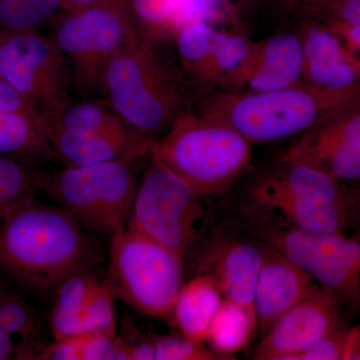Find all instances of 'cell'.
I'll list each match as a JSON object with an SVG mask.
<instances>
[{"mask_svg":"<svg viewBox=\"0 0 360 360\" xmlns=\"http://www.w3.org/2000/svg\"><path fill=\"white\" fill-rule=\"evenodd\" d=\"M101 262L96 245L70 212L30 198L0 222V271L26 290H54L65 277Z\"/></svg>","mask_w":360,"mask_h":360,"instance_id":"cell-1","label":"cell"},{"mask_svg":"<svg viewBox=\"0 0 360 360\" xmlns=\"http://www.w3.org/2000/svg\"><path fill=\"white\" fill-rule=\"evenodd\" d=\"M206 110L250 142L279 141L360 110V82L343 89L295 84L269 92H224Z\"/></svg>","mask_w":360,"mask_h":360,"instance_id":"cell-2","label":"cell"},{"mask_svg":"<svg viewBox=\"0 0 360 360\" xmlns=\"http://www.w3.org/2000/svg\"><path fill=\"white\" fill-rule=\"evenodd\" d=\"M149 156L186 180L202 196L215 195L236 181L251 160L250 142L210 111L181 113Z\"/></svg>","mask_w":360,"mask_h":360,"instance_id":"cell-3","label":"cell"},{"mask_svg":"<svg viewBox=\"0 0 360 360\" xmlns=\"http://www.w3.org/2000/svg\"><path fill=\"white\" fill-rule=\"evenodd\" d=\"M101 94L120 117L153 139L181 115L179 90L153 46L139 35L110 59Z\"/></svg>","mask_w":360,"mask_h":360,"instance_id":"cell-4","label":"cell"},{"mask_svg":"<svg viewBox=\"0 0 360 360\" xmlns=\"http://www.w3.org/2000/svg\"><path fill=\"white\" fill-rule=\"evenodd\" d=\"M184 281V257L127 225L111 236L104 283L113 297L155 319L172 317Z\"/></svg>","mask_w":360,"mask_h":360,"instance_id":"cell-5","label":"cell"},{"mask_svg":"<svg viewBox=\"0 0 360 360\" xmlns=\"http://www.w3.org/2000/svg\"><path fill=\"white\" fill-rule=\"evenodd\" d=\"M134 162L66 167L33 175L37 189L70 212L85 229L112 236L129 224L137 187Z\"/></svg>","mask_w":360,"mask_h":360,"instance_id":"cell-6","label":"cell"},{"mask_svg":"<svg viewBox=\"0 0 360 360\" xmlns=\"http://www.w3.org/2000/svg\"><path fill=\"white\" fill-rule=\"evenodd\" d=\"M251 187L253 207L284 220L285 226L317 234H345L349 217L340 182L300 163L285 162Z\"/></svg>","mask_w":360,"mask_h":360,"instance_id":"cell-7","label":"cell"},{"mask_svg":"<svg viewBox=\"0 0 360 360\" xmlns=\"http://www.w3.org/2000/svg\"><path fill=\"white\" fill-rule=\"evenodd\" d=\"M201 194L162 163L150 158L136 187L129 226L186 257L198 238Z\"/></svg>","mask_w":360,"mask_h":360,"instance_id":"cell-8","label":"cell"},{"mask_svg":"<svg viewBox=\"0 0 360 360\" xmlns=\"http://www.w3.org/2000/svg\"><path fill=\"white\" fill-rule=\"evenodd\" d=\"M251 234L360 311V240L345 234H317L285 225L253 224Z\"/></svg>","mask_w":360,"mask_h":360,"instance_id":"cell-9","label":"cell"},{"mask_svg":"<svg viewBox=\"0 0 360 360\" xmlns=\"http://www.w3.org/2000/svg\"><path fill=\"white\" fill-rule=\"evenodd\" d=\"M0 78L42 118L70 103V68L51 37L34 30L0 32Z\"/></svg>","mask_w":360,"mask_h":360,"instance_id":"cell-10","label":"cell"},{"mask_svg":"<svg viewBox=\"0 0 360 360\" xmlns=\"http://www.w3.org/2000/svg\"><path fill=\"white\" fill-rule=\"evenodd\" d=\"M137 34L122 13L104 7L65 13L51 39L70 68V80L85 94L103 92L104 72L110 59Z\"/></svg>","mask_w":360,"mask_h":360,"instance_id":"cell-11","label":"cell"},{"mask_svg":"<svg viewBox=\"0 0 360 360\" xmlns=\"http://www.w3.org/2000/svg\"><path fill=\"white\" fill-rule=\"evenodd\" d=\"M340 303L333 291L314 284L265 333L255 359L300 360L340 319Z\"/></svg>","mask_w":360,"mask_h":360,"instance_id":"cell-12","label":"cell"},{"mask_svg":"<svg viewBox=\"0 0 360 360\" xmlns=\"http://www.w3.org/2000/svg\"><path fill=\"white\" fill-rule=\"evenodd\" d=\"M283 161L309 165L338 180H360V110L303 132Z\"/></svg>","mask_w":360,"mask_h":360,"instance_id":"cell-13","label":"cell"},{"mask_svg":"<svg viewBox=\"0 0 360 360\" xmlns=\"http://www.w3.org/2000/svg\"><path fill=\"white\" fill-rule=\"evenodd\" d=\"M113 295L91 269L65 277L54 288L49 329L54 340L116 326Z\"/></svg>","mask_w":360,"mask_h":360,"instance_id":"cell-14","label":"cell"},{"mask_svg":"<svg viewBox=\"0 0 360 360\" xmlns=\"http://www.w3.org/2000/svg\"><path fill=\"white\" fill-rule=\"evenodd\" d=\"M303 73L302 40L278 34L251 44L243 63L219 79L225 92H269L298 84Z\"/></svg>","mask_w":360,"mask_h":360,"instance_id":"cell-15","label":"cell"},{"mask_svg":"<svg viewBox=\"0 0 360 360\" xmlns=\"http://www.w3.org/2000/svg\"><path fill=\"white\" fill-rule=\"evenodd\" d=\"M45 125L56 158L66 167H86L111 161H135L149 155L155 139L139 130L120 134L71 132Z\"/></svg>","mask_w":360,"mask_h":360,"instance_id":"cell-16","label":"cell"},{"mask_svg":"<svg viewBox=\"0 0 360 360\" xmlns=\"http://www.w3.org/2000/svg\"><path fill=\"white\" fill-rule=\"evenodd\" d=\"M314 279L290 258L265 245L264 264L258 277L255 309L262 333L307 295Z\"/></svg>","mask_w":360,"mask_h":360,"instance_id":"cell-17","label":"cell"},{"mask_svg":"<svg viewBox=\"0 0 360 360\" xmlns=\"http://www.w3.org/2000/svg\"><path fill=\"white\" fill-rule=\"evenodd\" d=\"M265 250L248 241H233L221 246L207 258L206 274L219 284L225 300L257 314L255 309L258 277Z\"/></svg>","mask_w":360,"mask_h":360,"instance_id":"cell-18","label":"cell"},{"mask_svg":"<svg viewBox=\"0 0 360 360\" xmlns=\"http://www.w3.org/2000/svg\"><path fill=\"white\" fill-rule=\"evenodd\" d=\"M300 40L305 82L328 89H343L359 82V61L345 51L330 30L311 26Z\"/></svg>","mask_w":360,"mask_h":360,"instance_id":"cell-19","label":"cell"},{"mask_svg":"<svg viewBox=\"0 0 360 360\" xmlns=\"http://www.w3.org/2000/svg\"><path fill=\"white\" fill-rule=\"evenodd\" d=\"M224 298L217 281L205 274L182 285L172 317L182 335L195 342L207 340L213 319Z\"/></svg>","mask_w":360,"mask_h":360,"instance_id":"cell-20","label":"cell"},{"mask_svg":"<svg viewBox=\"0 0 360 360\" xmlns=\"http://www.w3.org/2000/svg\"><path fill=\"white\" fill-rule=\"evenodd\" d=\"M0 155L58 158L47 137L44 120L34 108L0 112Z\"/></svg>","mask_w":360,"mask_h":360,"instance_id":"cell-21","label":"cell"},{"mask_svg":"<svg viewBox=\"0 0 360 360\" xmlns=\"http://www.w3.org/2000/svg\"><path fill=\"white\" fill-rule=\"evenodd\" d=\"M0 328L16 347L15 359L33 360L49 343L39 315L20 295L0 288Z\"/></svg>","mask_w":360,"mask_h":360,"instance_id":"cell-22","label":"cell"},{"mask_svg":"<svg viewBox=\"0 0 360 360\" xmlns=\"http://www.w3.org/2000/svg\"><path fill=\"white\" fill-rule=\"evenodd\" d=\"M44 124L71 132L120 134L134 131V127L120 117L112 108L103 104L70 101L63 110L51 117L42 118Z\"/></svg>","mask_w":360,"mask_h":360,"instance_id":"cell-23","label":"cell"},{"mask_svg":"<svg viewBox=\"0 0 360 360\" xmlns=\"http://www.w3.org/2000/svg\"><path fill=\"white\" fill-rule=\"evenodd\" d=\"M257 324V314L224 298L213 319L207 340L219 354H232L245 347Z\"/></svg>","mask_w":360,"mask_h":360,"instance_id":"cell-24","label":"cell"},{"mask_svg":"<svg viewBox=\"0 0 360 360\" xmlns=\"http://www.w3.org/2000/svg\"><path fill=\"white\" fill-rule=\"evenodd\" d=\"M116 335V328H110L54 340L33 360H115Z\"/></svg>","mask_w":360,"mask_h":360,"instance_id":"cell-25","label":"cell"},{"mask_svg":"<svg viewBox=\"0 0 360 360\" xmlns=\"http://www.w3.org/2000/svg\"><path fill=\"white\" fill-rule=\"evenodd\" d=\"M182 0H131L135 32L153 46L161 35L172 32Z\"/></svg>","mask_w":360,"mask_h":360,"instance_id":"cell-26","label":"cell"},{"mask_svg":"<svg viewBox=\"0 0 360 360\" xmlns=\"http://www.w3.org/2000/svg\"><path fill=\"white\" fill-rule=\"evenodd\" d=\"M60 4L61 0H0V32L37 30Z\"/></svg>","mask_w":360,"mask_h":360,"instance_id":"cell-27","label":"cell"},{"mask_svg":"<svg viewBox=\"0 0 360 360\" xmlns=\"http://www.w3.org/2000/svg\"><path fill=\"white\" fill-rule=\"evenodd\" d=\"M37 191L33 172L14 158L0 155V222L14 206L34 198Z\"/></svg>","mask_w":360,"mask_h":360,"instance_id":"cell-28","label":"cell"},{"mask_svg":"<svg viewBox=\"0 0 360 360\" xmlns=\"http://www.w3.org/2000/svg\"><path fill=\"white\" fill-rule=\"evenodd\" d=\"M220 32L208 22L193 23L179 32L180 58L195 77L212 56Z\"/></svg>","mask_w":360,"mask_h":360,"instance_id":"cell-29","label":"cell"},{"mask_svg":"<svg viewBox=\"0 0 360 360\" xmlns=\"http://www.w3.org/2000/svg\"><path fill=\"white\" fill-rule=\"evenodd\" d=\"M250 42L243 37L220 32L212 56L206 61L196 77L208 82L217 77L220 79L245 61L250 52Z\"/></svg>","mask_w":360,"mask_h":360,"instance_id":"cell-30","label":"cell"},{"mask_svg":"<svg viewBox=\"0 0 360 360\" xmlns=\"http://www.w3.org/2000/svg\"><path fill=\"white\" fill-rule=\"evenodd\" d=\"M156 360H215L219 354L186 336L151 335Z\"/></svg>","mask_w":360,"mask_h":360,"instance_id":"cell-31","label":"cell"},{"mask_svg":"<svg viewBox=\"0 0 360 360\" xmlns=\"http://www.w3.org/2000/svg\"><path fill=\"white\" fill-rule=\"evenodd\" d=\"M347 326L338 319L326 335L303 352L300 360H343Z\"/></svg>","mask_w":360,"mask_h":360,"instance_id":"cell-32","label":"cell"},{"mask_svg":"<svg viewBox=\"0 0 360 360\" xmlns=\"http://www.w3.org/2000/svg\"><path fill=\"white\" fill-rule=\"evenodd\" d=\"M94 7H104L117 11L129 18L134 25L131 0H61L60 4V8L65 13H78Z\"/></svg>","mask_w":360,"mask_h":360,"instance_id":"cell-33","label":"cell"},{"mask_svg":"<svg viewBox=\"0 0 360 360\" xmlns=\"http://www.w3.org/2000/svg\"><path fill=\"white\" fill-rule=\"evenodd\" d=\"M328 18L331 22L360 26V0H345L326 7L317 15Z\"/></svg>","mask_w":360,"mask_h":360,"instance_id":"cell-34","label":"cell"},{"mask_svg":"<svg viewBox=\"0 0 360 360\" xmlns=\"http://www.w3.org/2000/svg\"><path fill=\"white\" fill-rule=\"evenodd\" d=\"M345 0H276L277 6L286 13L300 16H315L326 7Z\"/></svg>","mask_w":360,"mask_h":360,"instance_id":"cell-35","label":"cell"},{"mask_svg":"<svg viewBox=\"0 0 360 360\" xmlns=\"http://www.w3.org/2000/svg\"><path fill=\"white\" fill-rule=\"evenodd\" d=\"M345 198L349 217V229H354L352 238L360 240V180L359 184L352 191H345Z\"/></svg>","mask_w":360,"mask_h":360,"instance_id":"cell-36","label":"cell"},{"mask_svg":"<svg viewBox=\"0 0 360 360\" xmlns=\"http://www.w3.org/2000/svg\"><path fill=\"white\" fill-rule=\"evenodd\" d=\"M32 108L8 84L0 78V112L18 110V108Z\"/></svg>","mask_w":360,"mask_h":360,"instance_id":"cell-37","label":"cell"},{"mask_svg":"<svg viewBox=\"0 0 360 360\" xmlns=\"http://www.w3.org/2000/svg\"><path fill=\"white\" fill-rule=\"evenodd\" d=\"M360 360V323L347 328L343 360Z\"/></svg>","mask_w":360,"mask_h":360,"instance_id":"cell-38","label":"cell"},{"mask_svg":"<svg viewBox=\"0 0 360 360\" xmlns=\"http://www.w3.org/2000/svg\"><path fill=\"white\" fill-rule=\"evenodd\" d=\"M333 32H340L347 37V40L349 42L354 49L360 51V26L359 25H347L342 23L331 22Z\"/></svg>","mask_w":360,"mask_h":360,"instance_id":"cell-39","label":"cell"},{"mask_svg":"<svg viewBox=\"0 0 360 360\" xmlns=\"http://www.w3.org/2000/svg\"><path fill=\"white\" fill-rule=\"evenodd\" d=\"M16 347L11 336L0 328V360L15 359Z\"/></svg>","mask_w":360,"mask_h":360,"instance_id":"cell-40","label":"cell"}]
</instances>
